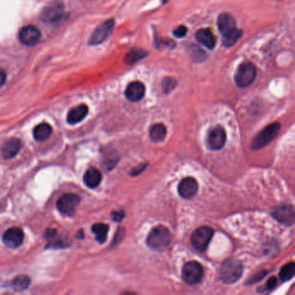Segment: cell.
Masks as SVG:
<instances>
[{
	"instance_id": "1",
	"label": "cell",
	"mask_w": 295,
	"mask_h": 295,
	"mask_svg": "<svg viewBox=\"0 0 295 295\" xmlns=\"http://www.w3.org/2000/svg\"><path fill=\"white\" fill-rule=\"evenodd\" d=\"M243 272V265L238 260L228 259L220 268V278L226 284H233L242 277Z\"/></svg>"
},
{
	"instance_id": "2",
	"label": "cell",
	"mask_w": 295,
	"mask_h": 295,
	"mask_svg": "<svg viewBox=\"0 0 295 295\" xmlns=\"http://www.w3.org/2000/svg\"><path fill=\"white\" fill-rule=\"evenodd\" d=\"M171 243V234L165 226L155 227L148 235L147 243L148 247L155 250L165 249Z\"/></svg>"
},
{
	"instance_id": "3",
	"label": "cell",
	"mask_w": 295,
	"mask_h": 295,
	"mask_svg": "<svg viewBox=\"0 0 295 295\" xmlns=\"http://www.w3.org/2000/svg\"><path fill=\"white\" fill-rule=\"evenodd\" d=\"M256 77V69L250 62H244L240 64L235 75L236 86L244 89L251 85Z\"/></svg>"
},
{
	"instance_id": "4",
	"label": "cell",
	"mask_w": 295,
	"mask_h": 295,
	"mask_svg": "<svg viewBox=\"0 0 295 295\" xmlns=\"http://www.w3.org/2000/svg\"><path fill=\"white\" fill-rule=\"evenodd\" d=\"M281 128L279 123H272L266 127L263 131L260 132L255 138L253 139L251 148L253 150H258L269 144L273 140H275L278 135Z\"/></svg>"
},
{
	"instance_id": "5",
	"label": "cell",
	"mask_w": 295,
	"mask_h": 295,
	"mask_svg": "<svg viewBox=\"0 0 295 295\" xmlns=\"http://www.w3.org/2000/svg\"><path fill=\"white\" fill-rule=\"evenodd\" d=\"M213 234V230L210 227L203 226L198 228L190 236L191 245L198 251H205L212 239Z\"/></svg>"
},
{
	"instance_id": "6",
	"label": "cell",
	"mask_w": 295,
	"mask_h": 295,
	"mask_svg": "<svg viewBox=\"0 0 295 295\" xmlns=\"http://www.w3.org/2000/svg\"><path fill=\"white\" fill-rule=\"evenodd\" d=\"M80 203L81 198L76 194L67 193L60 197L56 203V207L61 213L68 217H72L76 214Z\"/></svg>"
},
{
	"instance_id": "7",
	"label": "cell",
	"mask_w": 295,
	"mask_h": 295,
	"mask_svg": "<svg viewBox=\"0 0 295 295\" xmlns=\"http://www.w3.org/2000/svg\"><path fill=\"white\" fill-rule=\"evenodd\" d=\"M203 276V267L197 262L185 263L182 269V278L188 285H196Z\"/></svg>"
},
{
	"instance_id": "8",
	"label": "cell",
	"mask_w": 295,
	"mask_h": 295,
	"mask_svg": "<svg viewBox=\"0 0 295 295\" xmlns=\"http://www.w3.org/2000/svg\"><path fill=\"white\" fill-rule=\"evenodd\" d=\"M115 27V20L109 19L101 23L89 38V43L91 45H98L103 43L111 36Z\"/></svg>"
},
{
	"instance_id": "9",
	"label": "cell",
	"mask_w": 295,
	"mask_h": 295,
	"mask_svg": "<svg viewBox=\"0 0 295 295\" xmlns=\"http://www.w3.org/2000/svg\"><path fill=\"white\" fill-rule=\"evenodd\" d=\"M226 142V133L222 127L211 128L207 135L206 145L212 151H218L224 147Z\"/></svg>"
},
{
	"instance_id": "10",
	"label": "cell",
	"mask_w": 295,
	"mask_h": 295,
	"mask_svg": "<svg viewBox=\"0 0 295 295\" xmlns=\"http://www.w3.org/2000/svg\"><path fill=\"white\" fill-rule=\"evenodd\" d=\"M64 14V6L62 3H50L45 7L41 14V19L44 23H56L62 19Z\"/></svg>"
},
{
	"instance_id": "11",
	"label": "cell",
	"mask_w": 295,
	"mask_h": 295,
	"mask_svg": "<svg viewBox=\"0 0 295 295\" xmlns=\"http://www.w3.org/2000/svg\"><path fill=\"white\" fill-rule=\"evenodd\" d=\"M41 31L38 28L34 25H27L20 30L19 37L20 42L27 45V46H33L36 45L41 39Z\"/></svg>"
},
{
	"instance_id": "12",
	"label": "cell",
	"mask_w": 295,
	"mask_h": 295,
	"mask_svg": "<svg viewBox=\"0 0 295 295\" xmlns=\"http://www.w3.org/2000/svg\"><path fill=\"white\" fill-rule=\"evenodd\" d=\"M273 217L286 226H292L295 223L294 207L288 204L277 206L273 211Z\"/></svg>"
},
{
	"instance_id": "13",
	"label": "cell",
	"mask_w": 295,
	"mask_h": 295,
	"mask_svg": "<svg viewBox=\"0 0 295 295\" xmlns=\"http://www.w3.org/2000/svg\"><path fill=\"white\" fill-rule=\"evenodd\" d=\"M23 230L13 227L7 230L3 236V242L5 246L10 248V249H16L23 243Z\"/></svg>"
},
{
	"instance_id": "14",
	"label": "cell",
	"mask_w": 295,
	"mask_h": 295,
	"mask_svg": "<svg viewBox=\"0 0 295 295\" xmlns=\"http://www.w3.org/2000/svg\"><path fill=\"white\" fill-rule=\"evenodd\" d=\"M198 184L197 180L191 177H184L180 181L177 187V191L181 197L184 198H190L197 194Z\"/></svg>"
},
{
	"instance_id": "15",
	"label": "cell",
	"mask_w": 295,
	"mask_h": 295,
	"mask_svg": "<svg viewBox=\"0 0 295 295\" xmlns=\"http://www.w3.org/2000/svg\"><path fill=\"white\" fill-rule=\"evenodd\" d=\"M145 92H146V88L144 84L142 82L136 81L128 84L125 91V95L128 101L132 102H138L144 97Z\"/></svg>"
},
{
	"instance_id": "16",
	"label": "cell",
	"mask_w": 295,
	"mask_h": 295,
	"mask_svg": "<svg viewBox=\"0 0 295 295\" xmlns=\"http://www.w3.org/2000/svg\"><path fill=\"white\" fill-rule=\"evenodd\" d=\"M22 143L17 139H10L5 141L0 148V152L4 159H10L16 157L19 152Z\"/></svg>"
},
{
	"instance_id": "17",
	"label": "cell",
	"mask_w": 295,
	"mask_h": 295,
	"mask_svg": "<svg viewBox=\"0 0 295 295\" xmlns=\"http://www.w3.org/2000/svg\"><path fill=\"white\" fill-rule=\"evenodd\" d=\"M217 26L223 36H227L236 30V21L229 13L221 14L217 18Z\"/></svg>"
},
{
	"instance_id": "18",
	"label": "cell",
	"mask_w": 295,
	"mask_h": 295,
	"mask_svg": "<svg viewBox=\"0 0 295 295\" xmlns=\"http://www.w3.org/2000/svg\"><path fill=\"white\" fill-rule=\"evenodd\" d=\"M88 113H89L88 106H86L85 104L77 106L68 113L67 122L71 125L77 124L85 118Z\"/></svg>"
},
{
	"instance_id": "19",
	"label": "cell",
	"mask_w": 295,
	"mask_h": 295,
	"mask_svg": "<svg viewBox=\"0 0 295 295\" xmlns=\"http://www.w3.org/2000/svg\"><path fill=\"white\" fill-rule=\"evenodd\" d=\"M196 39L208 49H213L217 44V38L208 29H201L196 32Z\"/></svg>"
},
{
	"instance_id": "20",
	"label": "cell",
	"mask_w": 295,
	"mask_h": 295,
	"mask_svg": "<svg viewBox=\"0 0 295 295\" xmlns=\"http://www.w3.org/2000/svg\"><path fill=\"white\" fill-rule=\"evenodd\" d=\"M102 179V173L95 168H90L86 171L83 176V181L86 185L91 189L98 186L99 184H101Z\"/></svg>"
},
{
	"instance_id": "21",
	"label": "cell",
	"mask_w": 295,
	"mask_h": 295,
	"mask_svg": "<svg viewBox=\"0 0 295 295\" xmlns=\"http://www.w3.org/2000/svg\"><path fill=\"white\" fill-rule=\"evenodd\" d=\"M52 134V128L48 123H41L37 125L33 130V136L37 141H44L48 140Z\"/></svg>"
},
{
	"instance_id": "22",
	"label": "cell",
	"mask_w": 295,
	"mask_h": 295,
	"mask_svg": "<svg viewBox=\"0 0 295 295\" xmlns=\"http://www.w3.org/2000/svg\"><path fill=\"white\" fill-rule=\"evenodd\" d=\"M166 128L164 124L157 123V124L152 125L150 130H149V135L151 141L154 142H161L163 141L166 136Z\"/></svg>"
},
{
	"instance_id": "23",
	"label": "cell",
	"mask_w": 295,
	"mask_h": 295,
	"mask_svg": "<svg viewBox=\"0 0 295 295\" xmlns=\"http://www.w3.org/2000/svg\"><path fill=\"white\" fill-rule=\"evenodd\" d=\"M148 52L145 49H132L125 56V62L128 65L135 64V62H139L140 60L143 59L148 56Z\"/></svg>"
},
{
	"instance_id": "24",
	"label": "cell",
	"mask_w": 295,
	"mask_h": 295,
	"mask_svg": "<svg viewBox=\"0 0 295 295\" xmlns=\"http://www.w3.org/2000/svg\"><path fill=\"white\" fill-rule=\"evenodd\" d=\"M109 227L105 223H95L92 227L93 233L95 235L96 241L100 243H104L108 237Z\"/></svg>"
},
{
	"instance_id": "25",
	"label": "cell",
	"mask_w": 295,
	"mask_h": 295,
	"mask_svg": "<svg viewBox=\"0 0 295 295\" xmlns=\"http://www.w3.org/2000/svg\"><path fill=\"white\" fill-rule=\"evenodd\" d=\"M30 279L27 276L21 275V276H16L15 279H13L11 282V287L14 290L16 291H23L30 286Z\"/></svg>"
},
{
	"instance_id": "26",
	"label": "cell",
	"mask_w": 295,
	"mask_h": 295,
	"mask_svg": "<svg viewBox=\"0 0 295 295\" xmlns=\"http://www.w3.org/2000/svg\"><path fill=\"white\" fill-rule=\"evenodd\" d=\"M295 263H289L282 267L280 271V279L282 282H288L295 276Z\"/></svg>"
},
{
	"instance_id": "27",
	"label": "cell",
	"mask_w": 295,
	"mask_h": 295,
	"mask_svg": "<svg viewBox=\"0 0 295 295\" xmlns=\"http://www.w3.org/2000/svg\"><path fill=\"white\" fill-rule=\"evenodd\" d=\"M243 35V30L236 29L234 32L230 33L227 36H223V46L232 47L236 44V42L241 38Z\"/></svg>"
},
{
	"instance_id": "28",
	"label": "cell",
	"mask_w": 295,
	"mask_h": 295,
	"mask_svg": "<svg viewBox=\"0 0 295 295\" xmlns=\"http://www.w3.org/2000/svg\"><path fill=\"white\" fill-rule=\"evenodd\" d=\"M177 86V82L172 78H165L162 82V87L164 93H170Z\"/></svg>"
},
{
	"instance_id": "29",
	"label": "cell",
	"mask_w": 295,
	"mask_h": 295,
	"mask_svg": "<svg viewBox=\"0 0 295 295\" xmlns=\"http://www.w3.org/2000/svg\"><path fill=\"white\" fill-rule=\"evenodd\" d=\"M187 32H188V29L184 25H179L174 29L173 35L177 38H183L186 36Z\"/></svg>"
},
{
	"instance_id": "30",
	"label": "cell",
	"mask_w": 295,
	"mask_h": 295,
	"mask_svg": "<svg viewBox=\"0 0 295 295\" xmlns=\"http://www.w3.org/2000/svg\"><path fill=\"white\" fill-rule=\"evenodd\" d=\"M278 284V281L276 279V277H271L270 279L267 282V290L269 289V290H273V289H275L276 288V286Z\"/></svg>"
},
{
	"instance_id": "31",
	"label": "cell",
	"mask_w": 295,
	"mask_h": 295,
	"mask_svg": "<svg viewBox=\"0 0 295 295\" xmlns=\"http://www.w3.org/2000/svg\"><path fill=\"white\" fill-rule=\"evenodd\" d=\"M112 217H113V220L115 221V222H121L123 219V217H124V213H123V211L113 212L112 213Z\"/></svg>"
},
{
	"instance_id": "32",
	"label": "cell",
	"mask_w": 295,
	"mask_h": 295,
	"mask_svg": "<svg viewBox=\"0 0 295 295\" xmlns=\"http://www.w3.org/2000/svg\"><path fill=\"white\" fill-rule=\"evenodd\" d=\"M266 273L267 272H260L259 274L256 275L255 277H253L252 279L250 280L249 282H251L250 283H254V282H258V281H260V280L263 279V277L266 276Z\"/></svg>"
},
{
	"instance_id": "33",
	"label": "cell",
	"mask_w": 295,
	"mask_h": 295,
	"mask_svg": "<svg viewBox=\"0 0 295 295\" xmlns=\"http://www.w3.org/2000/svg\"><path fill=\"white\" fill-rule=\"evenodd\" d=\"M146 167H147V164H142L141 166H139V168H137V169L135 168V169H134L133 171H132V176H136V175L141 173V172L144 171L145 168Z\"/></svg>"
},
{
	"instance_id": "34",
	"label": "cell",
	"mask_w": 295,
	"mask_h": 295,
	"mask_svg": "<svg viewBox=\"0 0 295 295\" xmlns=\"http://www.w3.org/2000/svg\"><path fill=\"white\" fill-rule=\"evenodd\" d=\"M6 82V73L0 69V88Z\"/></svg>"
},
{
	"instance_id": "35",
	"label": "cell",
	"mask_w": 295,
	"mask_h": 295,
	"mask_svg": "<svg viewBox=\"0 0 295 295\" xmlns=\"http://www.w3.org/2000/svg\"><path fill=\"white\" fill-rule=\"evenodd\" d=\"M168 0H162V2H163V3H166V2H167Z\"/></svg>"
}]
</instances>
